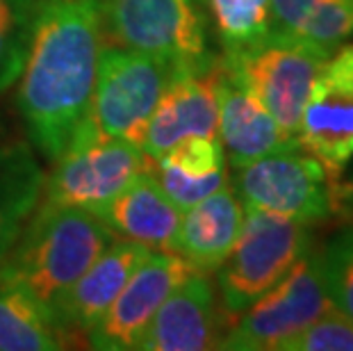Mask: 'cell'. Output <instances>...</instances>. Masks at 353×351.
<instances>
[{"instance_id":"6da1fadb","label":"cell","mask_w":353,"mask_h":351,"mask_svg":"<svg viewBox=\"0 0 353 351\" xmlns=\"http://www.w3.org/2000/svg\"><path fill=\"white\" fill-rule=\"evenodd\" d=\"M103 0H39L17 106L30 141L55 162L92 103L103 50Z\"/></svg>"},{"instance_id":"7a4b0ae2","label":"cell","mask_w":353,"mask_h":351,"mask_svg":"<svg viewBox=\"0 0 353 351\" xmlns=\"http://www.w3.org/2000/svg\"><path fill=\"white\" fill-rule=\"evenodd\" d=\"M114 240L117 235L96 212L39 203L0 260V272L55 317L62 294Z\"/></svg>"},{"instance_id":"3957f363","label":"cell","mask_w":353,"mask_h":351,"mask_svg":"<svg viewBox=\"0 0 353 351\" xmlns=\"http://www.w3.org/2000/svg\"><path fill=\"white\" fill-rule=\"evenodd\" d=\"M180 69L185 66L164 57L137 53L117 43L103 46L92 103L69 144L112 137L141 148L148 119Z\"/></svg>"},{"instance_id":"277c9868","label":"cell","mask_w":353,"mask_h":351,"mask_svg":"<svg viewBox=\"0 0 353 351\" xmlns=\"http://www.w3.org/2000/svg\"><path fill=\"white\" fill-rule=\"evenodd\" d=\"M310 226L244 208V221L228 258L216 267L221 310L228 319L249 308L310 251Z\"/></svg>"},{"instance_id":"5b68a950","label":"cell","mask_w":353,"mask_h":351,"mask_svg":"<svg viewBox=\"0 0 353 351\" xmlns=\"http://www.w3.org/2000/svg\"><path fill=\"white\" fill-rule=\"evenodd\" d=\"M326 57L324 50L269 32L253 46L223 53L221 66L272 112L285 132L299 139L303 108Z\"/></svg>"},{"instance_id":"8992f818","label":"cell","mask_w":353,"mask_h":351,"mask_svg":"<svg viewBox=\"0 0 353 351\" xmlns=\"http://www.w3.org/2000/svg\"><path fill=\"white\" fill-rule=\"evenodd\" d=\"M155 158L125 139L92 137L69 144L43 181L39 203L99 214L137 178L153 174Z\"/></svg>"},{"instance_id":"52a82bcc","label":"cell","mask_w":353,"mask_h":351,"mask_svg":"<svg viewBox=\"0 0 353 351\" xmlns=\"http://www.w3.org/2000/svg\"><path fill=\"white\" fill-rule=\"evenodd\" d=\"M235 194L244 208H258L305 226L335 217V181L303 148L272 153L235 169Z\"/></svg>"},{"instance_id":"ba28073f","label":"cell","mask_w":353,"mask_h":351,"mask_svg":"<svg viewBox=\"0 0 353 351\" xmlns=\"http://www.w3.org/2000/svg\"><path fill=\"white\" fill-rule=\"evenodd\" d=\"M330 299L321 279L319 256L307 251L265 294L232 319L219 349L269 351L283 345L314 319L328 312Z\"/></svg>"},{"instance_id":"9c48e42d","label":"cell","mask_w":353,"mask_h":351,"mask_svg":"<svg viewBox=\"0 0 353 351\" xmlns=\"http://www.w3.org/2000/svg\"><path fill=\"white\" fill-rule=\"evenodd\" d=\"M103 23L117 46L203 66L208 53L205 23L194 0H103Z\"/></svg>"},{"instance_id":"30bf717a","label":"cell","mask_w":353,"mask_h":351,"mask_svg":"<svg viewBox=\"0 0 353 351\" xmlns=\"http://www.w3.org/2000/svg\"><path fill=\"white\" fill-rule=\"evenodd\" d=\"M299 144L337 176L353 155V41L321 64L301 114Z\"/></svg>"},{"instance_id":"8fae6325","label":"cell","mask_w":353,"mask_h":351,"mask_svg":"<svg viewBox=\"0 0 353 351\" xmlns=\"http://www.w3.org/2000/svg\"><path fill=\"white\" fill-rule=\"evenodd\" d=\"M194 272L196 270L174 251H151L89 331V347L99 351L137 349L139 338L164 299Z\"/></svg>"},{"instance_id":"7c38bea8","label":"cell","mask_w":353,"mask_h":351,"mask_svg":"<svg viewBox=\"0 0 353 351\" xmlns=\"http://www.w3.org/2000/svg\"><path fill=\"white\" fill-rule=\"evenodd\" d=\"M219 59L176 73L146 123L141 148L151 158H160L187 137H219Z\"/></svg>"},{"instance_id":"4fadbf2b","label":"cell","mask_w":353,"mask_h":351,"mask_svg":"<svg viewBox=\"0 0 353 351\" xmlns=\"http://www.w3.org/2000/svg\"><path fill=\"white\" fill-rule=\"evenodd\" d=\"M216 292L205 272H194L157 308L139 338L141 351L219 349L221 319Z\"/></svg>"},{"instance_id":"5bb4252c","label":"cell","mask_w":353,"mask_h":351,"mask_svg":"<svg viewBox=\"0 0 353 351\" xmlns=\"http://www.w3.org/2000/svg\"><path fill=\"white\" fill-rule=\"evenodd\" d=\"M151 249L139 242L117 237L66 290L55 305V319L66 340L85 338L105 315L128 279L144 263Z\"/></svg>"},{"instance_id":"9a60e30c","label":"cell","mask_w":353,"mask_h":351,"mask_svg":"<svg viewBox=\"0 0 353 351\" xmlns=\"http://www.w3.org/2000/svg\"><path fill=\"white\" fill-rule=\"evenodd\" d=\"M219 141L232 169L244 167L265 155L301 148L299 139L281 128L262 103L237 85L221 66L219 85Z\"/></svg>"},{"instance_id":"2e32d148","label":"cell","mask_w":353,"mask_h":351,"mask_svg":"<svg viewBox=\"0 0 353 351\" xmlns=\"http://www.w3.org/2000/svg\"><path fill=\"white\" fill-rule=\"evenodd\" d=\"M244 205L235 190H221L187 208L180 217L174 253L185 258L196 272H216L242 230Z\"/></svg>"},{"instance_id":"e0dca14e","label":"cell","mask_w":353,"mask_h":351,"mask_svg":"<svg viewBox=\"0 0 353 351\" xmlns=\"http://www.w3.org/2000/svg\"><path fill=\"white\" fill-rule=\"evenodd\" d=\"M121 240H132L151 251H174L183 210L157 185L153 174L137 178L99 212Z\"/></svg>"},{"instance_id":"ac0fdd59","label":"cell","mask_w":353,"mask_h":351,"mask_svg":"<svg viewBox=\"0 0 353 351\" xmlns=\"http://www.w3.org/2000/svg\"><path fill=\"white\" fill-rule=\"evenodd\" d=\"M269 32L330 55L353 39V0H272Z\"/></svg>"},{"instance_id":"d6986e66","label":"cell","mask_w":353,"mask_h":351,"mask_svg":"<svg viewBox=\"0 0 353 351\" xmlns=\"http://www.w3.org/2000/svg\"><path fill=\"white\" fill-rule=\"evenodd\" d=\"M43 181L41 164L28 146H0V260L39 205Z\"/></svg>"},{"instance_id":"ffe728a7","label":"cell","mask_w":353,"mask_h":351,"mask_svg":"<svg viewBox=\"0 0 353 351\" xmlns=\"http://www.w3.org/2000/svg\"><path fill=\"white\" fill-rule=\"evenodd\" d=\"M66 342L55 317L0 272V351H57Z\"/></svg>"},{"instance_id":"44dd1931","label":"cell","mask_w":353,"mask_h":351,"mask_svg":"<svg viewBox=\"0 0 353 351\" xmlns=\"http://www.w3.org/2000/svg\"><path fill=\"white\" fill-rule=\"evenodd\" d=\"M223 53L262 41L272 30V0H205Z\"/></svg>"},{"instance_id":"7402d4cb","label":"cell","mask_w":353,"mask_h":351,"mask_svg":"<svg viewBox=\"0 0 353 351\" xmlns=\"http://www.w3.org/2000/svg\"><path fill=\"white\" fill-rule=\"evenodd\" d=\"M39 0H0V94L17 85Z\"/></svg>"},{"instance_id":"603a6c76","label":"cell","mask_w":353,"mask_h":351,"mask_svg":"<svg viewBox=\"0 0 353 351\" xmlns=\"http://www.w3.org/2000/svg\"><path fill=\"white\" fill-rule=\"evenodd\" d=\"M317 256L330 305L353 319V226L340 230Z\"/></svg>"},{"instance_id":"cb8c5ba5","label":"cell","mask_w":353,"mask_h":351,"mask_svg":"<svg viewBox=\"0 0 353 351\" xmlns=\"http://www.w3.org/2000/svg\"><path fill=\"white\" fill-rule=\"evenodd\" d=\"M278 351H353V319L330 308L285 340Z\"/></svg>"},{"instance_id":"d4e9b609","label":"cell","mask_w":353,"mask_h":351,"mask_svg":"<svg viewBox=\"0 0 353 351\" xmlns=\"http://www.w3.org/2000/svg\"><path fill=\"white\" fill-rule=\"evenodd\" d=\"M153 178L162 188V192L167 194L183 212L187 208L196 205L199 201L208 199L210 194H214L216 190H221L223 185H228L226 171H216V174H210V176H190L157 158H155Z\"/></svg>"},{"instance_id":"484cf974","label":"cell","mask_w":353,"mask_h":351,"mask_svg":"<svg viewBox=\"0 0 353 351\" xmlns=\"http://www.w3.org/2000/svg\"><path fill=\"white\" fill-rule=\"evenodd\" d=\"M157 160L190 176H210L216 171H226V153L219 137H187Z\"/></svg>"},{"instance_id":"4316f807","label":"cell","mask_w":353,"mask_h":351,"mask_svg":"<svg viewBox=\"0 0 353 351\" xmlns=\"http://www.w3.org/2000/svg\"><path fill=\"white\" fill-rule=\"evenodd\" d=\"M335 214H353V155L335 178Z\"/></svg>"}]
</instances>
